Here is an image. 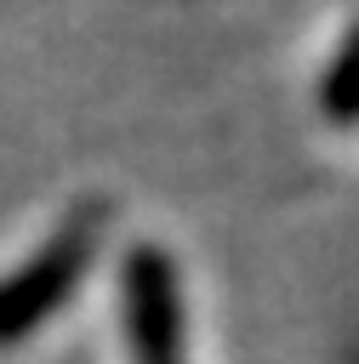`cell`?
I'll return each instance as SVG.
<instances>
[{
    "mask_svg": "<svg viewBox=\"0 0 359 364\" xmlns=\"http://www.w3.org/2000/svg\"><path fill=\"white\" fill-rule=\"evenodd\" d=\"M125 347L131 364H182V279L171 250L137 245L120 267Z\"/></svg>",
    "mask_w": 359,
    "mask_h": 364,
    "instance_id": "cell-2",
    "label": "cell"
},
{
    "mask_svg": "<svg viewBox=\"0 0 359 364\" xmlns=\"http://www.w3.org/2000/svg\"><path fill=\"white\" fill-rule=\"evenodd\" d=\"M97 233H103V210L85 205L74 210L23 267H11L0 279V347H17L28 341L91 273V256H97Z\"/></svg>",
    "mask_w": 359,
    "mask_h": 364,
    "instance_id": "cell-1",
    "label": "cell"
},
{
    "mask_svg": "<svg viewBox=\"0 0 359 364\" xmlns=\"http://www.w3.org/2000/svg\"><path fill=\"white\" fill-rule=\"evenodd\" d=\"M319 114L331 125H359V23L342 34V46L319 80Z\"/></svg>",
    "mask_w": 359,
    "mask_h": 364,
    "instance_id": "cell-3",
    "label": "cell"
}]
</instances>
